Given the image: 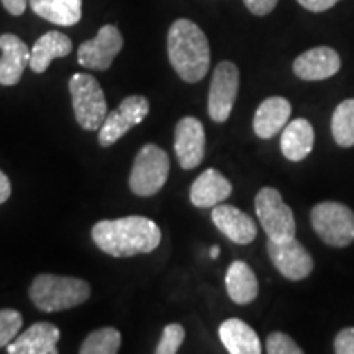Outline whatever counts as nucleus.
<instances>
[{"label": "nucleus", "instance_id": "7c9ffc66", "mask_svg": "<svg viewBox=\"0 0 354 354\" xmlns=\"http://www.w3.org/2000/svg\"><path fill=\"white\" fill-rule=\"evenodd\" d=\"M297 2L304 8H307L308 12L320 13V12L330 10V8L335 7L339 0H297Z\"/></svg>", "mask_w": 354, "mask_h": 354}, {"label": "nucleus", "instance_id": "ddd939ff", "mask_svg": "<svg viewBox=\"0 0 354 354\" xmlns=\"http://www.w3.org/2000/svg\"><path fill=\"white\" fill-rule=\"evenodd\" d=\"M294 74L302 81H325L342 69V57L330 46H317L295 57Z\"/></svg>", "mask_w": 354, "mask_h": 354}, {"label": "nucleus", "instance_id": "5701e85b", "mask_svg": "<svg viewBox=\"0 0 354 354\" xmlns=\"http://www.w3.org/2000/svg\"><path fill=\"white\" fill-rule=\"evenodd\" d=\"M33 13L55 25L73 26L82 19V0H28Z\"/></svg>", "mask_w": 354, "mask_h": 354}, {"label": "nucleus", "instance_id": "f3484780", "mask_svg": "<svg viewBox=\"0 0 354 354\" xmlns=\"http://www.w3.org/2000/svg\"><path fill=\"white\" fill-rule=\"evenodd\" d=\"M233 185L221 172L207 169L194 180L190 187V202L198 209H210L232 196Z\"/></svg>", "mask_w": 354, "mask_h": 354}, {"label": "nucleus", "instance_id": "aec40b11", "mask_svg": "<svg viewBox=\"0 0 354 354\" xmlns=\"http://www.w3.org/2000/svg\"><path fill=\"white\" fill-rule=\"evenodd\" d=\"M218 335L230 354H261L259 336L240 318H228L220 325Z\"/></svg>", "mask_w": 354, "mask_h": 354}, {"label": "nucleus", "instance_id": "423d86ee", "mask_svg": "<svg viewBox=\"0 0 354 354\" xmlns=\"http://www.w3.org/2000/svg\"><path fill=\"white\" fill-rule=\"evenodd\" d=\"M169 156L162 148L148 143L136 154L130 172L131 192L140 197H151L165 187L169 176Z\"/></svg>", "mask_w": 354, "mask_h": 354}, {"label": "nucleus", "instance_id": "f03ea898", "mask_svg": "<svg viewBox=\"0 0 354 354\" xmlns=\"http://www.w3.org/2000/svg\"><path fill=\"white\" fill-rule=\"evenodd\" d=\"M167 55L171 66L185 82L196 84L209 73V39L192 20L179 19L171 25L167 33Z\"/></svg>", "mask_w": 354, "mask_h": 354}, {"label": "nucleus", "instance_id": "a878e982", "mask_svg": "<svg viewBox=\"0 0 354 354\" xmlns=\"http://www.w3.org/2000/svg\"><path fill=\"white\" fill-rule=\"evenodd\" d=\"M24 325V317L13 308L0 310V348H6L17 338Z\"/></svg>", "mask_w": 354, "mask_h": 354}, {"label": "nucleus", "instance_id": "4468645a", "mask_svg": "<svg viewBox=\"0 0 354 354\" xmlns=\"http://www.w3.org/2000/svg\"><path fill=\"white\" fill-rule=\"evenodd\" d=\"M212 221L230 241L236 245H250L258 234L256 221L240 209L227 203H218L212 210Z\"/></svg>", "mask_w": 354, "mask_h": 354}, {"label": "nucleus", "instance_id": "7ed1b4c3", "mask_svg": "<svg viewBox=\"0 0 354 354\" xmlns=\"http://www.w3.org/2000/svg\"><path fill=\"white\" fill-rule=\"evenodd\" d=\"M28 295L41 312H61L86 302L91 297V286L79 277L39 274L33 279Z\"/></svg>", "mask_w": 354, "mask_h": 354}, {"label": "nucleus", "instance_id": "0eeeda50", "mask_svg": "<svg viewBox=\"0 0 354 354\" xmlns=\"http://www.w3.org/2000/svg\"><path fill=\"white\" fill-rule=\"evenodd\" d=\"M254 209L261 227L271 241H289L295 238L294 212L274 187H263L256 194Z\"/></svg>", "mask_w": 354, "mask_h": 354}, {"label": "nucleus", "instance_id": "6e6552de", "mask_svg": "<svg viewBox=\"0 0 354 354\" xmlns=\"http://www.w3.org/2000/svg\"><path fill=\"white\" fill-rule=\"evenodd\" d=\"M240 88V71L232 61L216 64L209 92V115L215 123H225L232 115Z\"/></svg>", "mask_w": 354, "mask_h": 354}, {"label": "nucleus", "instance_id": "2eb2a0df", "mask_svg": "<svg viewBox=\"0 0 354 354\" xmlns=\"http://www.w3.org/2000/svg\"><path fill=\"white\" fill-rule=\"evenodd\" d=\"M0 86H15L20 82L26 66H30L32 50L24 39L12 33L0 35Z\"/></svg>", "mask_w": 354, "mask_h": 354}, {"label": "nucleus", "instance_id": "f8f14e48", "mask_svg": "<svg viewBox=\"0 0 354 354\" xmlns=\"http://www.w3.org/2000/svg\"><path fill=\"white\" fill-rule=\"evenodd\" d=\"M174 151L183 169H196L205 156V130L196 117H184L174 131Z\"/></svg>", "mask_w": 354, "mask_h": 354}, {"label": "nucleus", "instance_id": "393cba45", "mask_svg": "<svg viewBox=\"0 0 354 354\" xmlns=\"http://www.w3.org/2000/svg\"><path fill=\"white\" fill-rule=\"evenodd\" d=\"M122 344V335L117 328L105 326V328L92 331L84 339L79 353L81 354H117Z\"/></svg>", "mask_w": 354, "mask_h": 354}, {"label": "nucleus", "instance_id": "72a5a7b5", "mask_svg": "<svg viewBox=\"0 0 354 354\" xmlns=\"http://www.w3.org/2000/svg\"><path fill=\"white\" fill-rule=\"evenodd\" d=\"M218 254H220V246H212L210 248V258L216 259L218 258Z\"/></svg>", "mask_w": 354, "mask_h": 354}, {"label": "nucleus", "instance_id": "dca6fc26", "mask_svg": "<svg viewBox=\"0 0 354 354\" xmlns=\"http://www.w3.org/2000/svg\"><path fill=\"white\" fill-rule=\"evenodd\" d=\"M59 338L61 331L56 325L38 322L17 336L7 346V351L10 354H57Z\"/></svg>", "mask_w": 354, "mask_h": 354}, {"label": "nucleus", "instance_id": "bb28decb", "mask_svg": "<svg viewBox=\"0 0 354 354\" xmlns=\"http://www.w3.org/2000/svg\"><path fill=\"white\" fill-rule=\"evenodd\" d=\"M185 330L179 323H171L162 330L161 339H159L156 354H174L179 351L180 344L184 343Z\"/></svg>", "mask_w": 354, "mask_h": 354}, {"label": "nucleus", "instance_id": "9b49d317", "mask_svg": "<svg viewBox=\"0 0 354 354\" xmlns=\"http://www.w3.org/2000/svg\"><path fill=\"white\" fill-rule=\"evenodd\" d=\"M268 254L279 272L289 281H302L313 271V258L302 243L292 238L289 241H268Z\"/></svg>", "mask_w": 354, "mask_h": 354}, {"label": "nucleus", "instance_id": "9d476101", "mask_svg": "<svg viewBox=\"0 0 354 354\" xmlns=\"http://www.w3.org/2000/svg\"><path fill=\"white\" fill-rule=\"evenodd\" d=\"M123 48V37L115 25H104L95 38L84 41L77 50V61L82 68L107 71Z\"/></svg>", "mask_w": 354, "mask_h": 354}, {"label": "nucleus", "instance_id": "4be33fe9", "mask_svg": "<svg viewBox=\"0 0 354 354\" xmlns=\"http://www.w3.org/2000/svg\"><path fill=\"white\" fill-rule=\"evenodd\" d=\"M73 51L71 39L61 32H48L37 39L30 56V68L33 73L43 74L56 57H64Z\"/></svg>", "mask_w": 354, "mask_h": 354}, {"label": "nucleus", "instance_id": "1a4fd4ad", "mask_svg": "<svg viewBox=\"0 0 354 354\" xmlns=\"http://www.w3.org/2000/svg\"><path fill=\"white\" fill-rule=\"evenodd\" d=\"M149 102L143 95H130L122 100L117 110L109 112L99 131V145L109 148L123 138L133 127L148 117Z\"/></svg>", "mask_w": 354, "mask_h": 354}, {"label": "nucleus", "instance_id": "c756f323", "mask_svg": "<svg viewBox=\"0 0 354 354\" xmlns=\"http://www.w3.org/2000/svg\"><path fill=\"white\" fill-rule=\"evenodd\" d=\"M243 2H245L246 8L253 13V15L264 17L276 8L279 0H243Z\"/></svg>", "mask_w": 354, "mask_h": 354}, {"label": "nucleus", "instance_id": "6ab92c4d", "mask_svg": "<svg viewBox=\"0 0 354 354\" xmlns=\"http://www.w3.org/2000/svg\"><path fill=\"white\" fill-rule=\"evenodd\" d=\"M315 145V131L307 118L287 123L282 130L281 149L286 159L292 162H300L312 153Z\"/></svg>", "mask_w": 354, "mask_h": 354}, {"label": "nucleus", "instance_id": "39448f33", "mask_svg": "<svg viewBox=\"0 0 354 354\" xmlns=\"http://www.w3.org/2000/svg\"><path fill=\"white\" fill-rule=\"evenodd\" d=\"M310 223L328 246L346 248L354 241V212L342 202H320L310 212Z\"/></svg>", "mask_w": 354, "mask_h": 354}, {"label": "nucleus", "instance_id": "20e7f679", "mask_svg": "<svg viewBox=\"0 0 354 354\" xmlns=\"http://www.w3.org/2000/svg\"><path fill=\"white\" fill-rule=\"evenodd\" d=\"M69 92L74 115L81 128L87 131L100 130L109 109L99 81L91 74L76 73L69 79Z\"/></svg>", "mask_w": 354, "mask_h": 354}, {"label": "nucleus", "instance_id": "c85d7f7f", "mask_svg": "<svg viewBox=\"0 0 354 354\" xmlns=\"http://www.w3.org/2000/svg\"><path fill=\"white\" fill-rule=\"evenodd\" d=\"M336 354H354V328H343L335 338Z\"/></svg>", "mask_w": 354, "mask_h": 354}, {"label": "nucleus", "instance_id": "b1692460", "mask_svg": "<svg viewBox=\"0 0 354 354\" xmlns=\"http://www.w3.org/2000/svg\"><path fill=\"white\" fill-rule=\"evenodd\" d=\"M331 135L342 148L354 146V99L343 100L331 117Z\"/></svg>", "mask_w": 354, "mask_h": 354}, {"label": "nucleus", "instance_id": "a211bd4d", "mask_svg": "<svg viewBox=\"0 0 354 354\" xmlns=\"http://www.w3.org/2000/svg\"><path fill=\"white\" fill-rule=\"evenodd\" d=\"M292 113L290 102L284 97H269L256 110L253 118V130L258 138H274L284 130Z\"/></svg>", "mask_w": 354, "mask_h": 354}, {"label": "nucleus", "instance_id": "cd10ccee", "mask_svg": "<svg viewBox=\"0 0 354 354\" xmlns=\"http://www.w3.org/2000/svg\"><path fill=\"white\" fill-rule=\"evenodd\" d=\"M266 353L269 354H302L304 349L299 346L289 335L274 331L266 339Z\"/></svg>", "mask_w": 354, "mask_h": 354}, {"label": "nucleus", "instance_id": "473e14b6", "mask_svg": "<svg viewBox=\"0 0 354 354\" xmlns=\"http://www.w3.org/2000/svg\"><path fill=\"white\" fill-rule=\"evenodd\" d=\"M12 196V184L6 172L0 171V205L6 203Z\"/></svg>", "mask_w": 354, "mask_h": 354}, {"label": "nucleus", "instance_id": "2f4dec72", "mask_svg": "<svg viewBox=\"0 0 354 354\" xmlns=\"http://www.w3.org/2000/svg\"><path fill=\"white\" fill-rule=\"evenodd\" d=\"M6 10L13 17L24 15L26 10V6H28V0H0Z\"/></svg>", "mask_w": 354, "mask_h": 354}, {"label": "nucleus", "instance_id": "f257e3e1", "mask_svg": "<svg viewBox=\"0 0 354 354\" xmlns=\"http://www.w3.org/2000/svg\"><path fill=\"white\" fill-rule=\"evenodd\" d=\"M161 228L151 218L140 215L117 220H100L92 228V240L105 254L131 258L153 253L161 243Z\"/></svg>", "mask_w": 354, "mask_h": 354}, {"label": "nucleus", "instance_id": "412c9836", "mask_svg": "<svg viewBox=\"0 0 354 354\" xmlns=\"http://www.w3.org/2000/svg\"><path fill=\"white\" fill-rule=\"evenodd\" d=\"M225 286L230 299L238 305L251 304L259 294L258 277L245 261H233L230 264L225 276Z\"/></svg>", "mask_w": 354, "mask_h": 354}]
</instances>
